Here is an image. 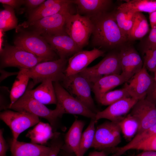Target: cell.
<instances>
[{
	"label": "cell",
	"instance_id": "cell-7",
	"mask_svg": "<svg viewBox=\"0 0 156 156\" xmlns=\"http://www.w3.org/2000/svg\"><path fill=\"white\" fill-rule=\"evenodd\" d=\"M90 18L78 13L70 14L67 18L65 27L66 33L81 49L88 43L93 30Z\"/></svg>",
	"mask_w": 156,
	"mask_h": 156
},
{
	"label": "cell",
	"instance_id": "cell-3",
	"mask_svg": "<svg viewBox=\"0 0 156 156\" xmlns=\"http://www.w3.org/2000/svg\"><path fill=\"white\" fill-rule=\"evenodd\" d=\"M68 62L67 59L59 58L40 62L29 69L30 78L33 80L27 88L32 89L36 85L47 80L61 83L65 77Z\"/></svg>",
	"mask_w": 156,
	"mask_h": 156
},
{
	"label": "cell",
	"instance_id": "cell-49",
	"mask_svg": "<svg viewBox=\"0 0 156 156\" xmlns=\"http://www.w3.org/2000/svg\"><path fill=\"white\" fill-rule=\"evenodd\" d=\"M155 72H156V71H155Z\"/></svg>",
	"mask_w": 156,
	"mask_h": 156
},
{
	"label": "cell",
	"instance_id": "cell-20",
	"mask_svg": "<svg viewBox=\"0 0 156 156\" xmlns=\"http://www.w3.org/2000/svg\"><path fill=\"white\" fill-rule=\"evenodd\" d=\"M112 2L111 0H73L78 13L89 17L108 12Z\"/></svg>",
	"mask_w": 156,
	"mask_h": 156
},
{
	"label": "cell",
	"instance_id": "cell-2",
	"mask_svg": "<svg viewBox=\"0 0 156 156\" xmlns=\"http://www.w3.org/2000/svg\"><path fill=\"white\" fill-rule=\"evenodd\" d=\"M56 108L51 109L45 105L31 97L26 91L24 94L8 108L15 111L25 112L44 118L49 122L53 132L59 129L64 130L65 127L61 124V119L65 114L62 107L56 104Z\"/></svg>",
	"mask_w": 156,
	"mask_h": 156
},
{
	"label": "cell",
	"instance_id": "cell-43",
	"mask_svg": "<svg viewBox=\"0 0 156 156\" xmlns=\"http://www.w3.org/2000/svg\"><path fill=\"white\" fill-rule=\"evenodd\" d=\"M129 156H156V151H143L141 153Z\"/></svg>",
	"mask_w": 156,
	"mask_h": 156
},
{
	"label": "cell",
	"instance_id": "cell-50",
	"mask_svg": "<svg viewBox=\"0 0 156 156\" xmlns=\"http://www.w3.org/2000/svg\"></svg>",
	"mask_w": 156,
	"mask_h": 156
},
{
	"label": "cell",
	"instance_id": "cell-33",
	"mask_svg": "<svg viewBox=\"0 0 156 156\" xmlns=\"http://www.w3.org/2000/svg\"><path fill=\"white\" fill-rule=\"evenodd\" d=\"M131 97L125 88L109 91L103 95L97 101L101 105L107 106L122 99Z\"/></svg>",
	"mask_w": 156,
	"mask_h": 156
},
{
	"label": "cell",
	"instance_id": "cell-46",
	"mask_svg": "<svg viewBox=\"0 0 156 156\" xmlns=\"http://www.w3.org/2000/svg\"><path fill=\"white\" fill-rule=\"evenodd\" d=\"M62 156H76L74 153L62 150L61 152Z\"/></svg>",
	"mask_w": 156,
	"mask_h": 156
},
{
	"label": "cell",
	"instance_id": "cell-18",
	"mask_svg": "<svg viewBox=\"0 0 156 156\" xmlns=\"http://www.w3.org/2000/svg\"><path fill=\"white\" fill-rule=\"evenodd\" d=\"M130 113L137 119L139 123V127L137 134L156 123V105L146 99L138 100Z\"/></svg>",
	"mask_w": 156,
	"mask_h": 156
},
{
	"label": "cell",
	"instance_id": "cell-39",
	"mask_svg": "<svg viewBox=\"0 0 156 156\" xmlns=\"http://www.w3.org/2000/svg\"><path fill=\"white\" fill-rule=\"evenodd\" d=\"M146 47L156 48V28L151 29L148 38Z\"/></svg>",
	"mask_w": 156,
	"mask_h": 156
},
{
	"label": "cell",
	"instance_id": "cell-22",
	"mask_svg": "<svg viewBox=\"0 0 156 156\" xmlns=\"http://www.w3.org/2000/svg\"><path fill=\"white\" fill-rule=\"evenodd\" d=\"M26 91L33 98L44 105L57 103L53 82L50 80L43 81L34 89L27 88Z\"/></svg>",
	"mask_w": 156,
	"mask_h": 156
},
{
	"label": "cell",
	"instance_id": "cell-31",
	"mask_svg": "<svg viewBox=\"0 0 156 156\" xmlns=\"http://www.w3.org/2000/svg\"><path fill=\"white\" fill-rule=\"evenodd\" d=\"M4 9L0 12V30L3 32L18 27V21L14 9L3 4Z\"/></svg>",
	"mask_w": 156,
	"mask_h": 156
},
{
	"label": "cell",
	"instance_id": "cell-19",
	"mask_svg": "<svg viewBox=\"0 0 156 156\" xmlns=\"http://www.w3.org/2000/svg\"><path fill=\"white\" fill-rule=\"evenodd\" d=\"M85 125L82 120L75 119L64 137L61 150L73 153L78 156L82 131Z\"/></svg>",
	"mask_w": 156,
	"mask_h": 156
},
{
	"label": "cell",
	"instance_id": "cell-45",
	"mask_svg": "<svg viewBox=\"0 0 156 156\" xmlns=\"http://www.w3.org/2000/svg\"><path fill=\"white\" fill-rule=\"evenodd\" d=\"M88 156H107L106 151H94L90 152Z\"/></svg>",
	"mask_w": 156,
	"mask_h": 156
},
{
	"label": "cell",
	"instance_id": "cell-1",
	"mask_svg": "<svg viewBox=\"0 0 156 156\" xmlns=\"http://www.w3.org/2000/svg\"><path fill=\"white\" fill-rule=\"evenodd\" d=\"M90 17L93 24L92 43L94 46L113 49L122 47L128 41L117 25L113 12Z\"/></svg>",
	"mask_w": 156,
	"mask_h": 156
},
{
	"label": "cell",
	"instance_id": "cell-38",
	"mask_svg": "<svg viewBox=\"0 0 156 156\" xmlns=\"http://www.w3.org/2000/svg\"><path fill=\"white\" fill-rule=\"evenodd\" d=\"M45 1L44 0H26L24 4L29 12L38 8Z\"/></svg>",
	"mask_w": 156,
	"mask_h": 156
},
{
	"label": "cell",
	"instance_id": "cell-42",
	"mask_svg": "<svg viewBox=\"0 0 156 156\" xmlns=\"http://www.w3.org/2000/svg\"><path fill=\"white\" fill-rule=\"evenodd\" d=\"M149 14V21L151 29L156 28V11Z\"/></svg>",
	"mask_w": 156,
	"mask_h": 156
},
{
	"label": "cell",
	"instance_id": "cell-32",
	"mask_svg": "<svg viewBox=\"0 0 156 156\" xmlns=\"http://www.w3.org/2000/svg\"><path fill=\"white\" fill-rule=\"evenodd\" d=\"M96 122L91 119L87 127L82 133L78 152V156H83L88 150L91 148L94 137Z\"/></svg>",
	"mask_w": 156,
	"mask_h": 156
},
{
	"label": "cell",
	"instance_id": "cell-30",
	"mask_svg": "<svg viewBox=\"0 0 156 156\" xmlns=\"http://www.w3.org/2000/svg\"><path fill=\"white\" fill-rule=\"evenodd\" d=\"M118 123L124 137L130 141L138 131L139 124L138 120L129 113Z\"/></svg>",
	"mask_w": 156,
	"mask_h": 156
},
{
	"label": "cell",
	"instance_id": "cell-23",
	"mask_svg": "<svg viewBox=\"0 0 156 156\" xmlns=\"http://www.w3.org/2000/svg\"><path fill=\"white\" fill-rule=\"evenodd\" d=\"M73 4V0H61L59 2L51 7L42 8L38 7L29 12L27 21L20 25V27L27 28L35 21L55 14L63 8Z\"/></svg>",
	"mask_w": 156,
	"mask_h": 156
},
{
	"label": "cell",
	"instance_id": "cell-47",
	"mask_svg": "<svg viewBox=\"0 0 156 156\" xmlns=\"http://www.w3.org/2000/svg\"><path fill=\"white\" fill-rule=\"evenodd\" d=\"M0 52L2 51V43L3 42V32L1 30H0Z\"/></svg>",
	"mask_w": 156,
	"mask_h": 156
},
{
	"label": "cell",
	"instance_id": "cell-8",
	"mask_svg": "<svg viewBox=\"0 0 156 156\" xmlns=\"http://www.w3.org/2000/svg\"><path fill=\"white\" fill-rule=\"evenodd\" d=\"M122 69L118 52L109 53L98 63L87 67L79 73L92 85L103 76L121 74Z\"/></svg>",
	"mask_w": 156,
	"mask_h": 156
},
{
	"label": "cell",
	"instance_id": "cell-10",
	"mask_svg": "<svg viewBox=\"0 0 156 156\" xmlns=\"http://www.w3.org/2000/svg\"><path fill=\"white\" fill-rule=\"evenodd\" d=\"M73 4L63 8L57 13L44 17L30 24L31 31L40 35L54 34L65 31L66 19L73 13L72 7Z\"/></svg>",
	"mask_w": 156,
	"mask_h": 156
},
{
	"label": "cell",
	"instance_id": "cell-34",
	"mask_svg": "<svg viewBox=\"0 0 156 156\" xmlns=\"http://www.w3.org/2000/svg\"><path fill=\"white\" fill-rule=\"evenodd\" d=\"M144 52L143 64L147 70L154 73L156 71V48L145 47Z\"/></svg>",
	"mask_w": 156,
	"mask_h": 156
},
{
	"label": "cell",
	"instance_id": "cell-5",
	"mask_svg": "<svg viewBox=\"0 0 156 156\" xmlns=\"http://www.w3.org/2000/svg\"><path fill=\"white\" fill-rule=\"evenodd\" d=\"M47 61L15 46L5 44L0 52V69L9 67L20 69H30L40 62Z\"/></svg>",
	"mask_w": 156,
	"mask_h": 156
},
{
	"label": "cell",
	"instance_id": "cell-11",
	"mask_svg": "<svg viewBox=\"0 0 156 156\" xmlns=\"http://www.w3.org/2000/svg\"><path fill=\"white\" fill-rule=\"evenodd\" d=\"M39 117L25 112L6 110L0 114L1 119L10 129L13 138L11 143L17 141L22 132L39 122Z\"/></svg>",
	"mask_w": 156,
	"mask_h": 156
},
{
	"label": "cell",
	"instance_id": "cell-48",
	"mask_svg": "<svg viewBox=\"0 0 156 156\" xmlns=\"http://www.w3.org/2000/svg\"><path fill=\"white\" fill-rule=\"evenodd\" d=\"M154 73V79L156 83V72H155Z\"/></svg>",
	"mask_w": 156,
	"mask_h": 156
},
{
	"label": "cell",
	"instance_id": "cell-21",
	"mask_svg": "<svg viewBox=\"0 0 156 156\" xmlns=\"http://www.w3.org/2000/svg\"><path fill=\"white\" fill-rule=\"evenodd\" d=\"M10 146L12 156H47L51 150L50 146L18 140Z\"/></svg>",
	"mask_w": 156,
	"mask_h": 156
},
{
	"label": "cell",
	"instance_id": "cell-9",
	"mask_svg": "<svg viewBox=\"0 0 156 156\" xmlns=\"http://www.w3.org/2000/svg\"><path fill=\"white\" fill-rule=\"evenodd\" d=\"M121 133L118 122H105L95 129L91 148L105 151L116 148L121 141Z\"/></svg>",
	"mask_w": 156,
	"mask_h": 156
},
{
	"label": "cell",
	"instance_id": "cell-27",
	"mask_svg": "<svg viewBox=\"0 0 156 156\" xmlns=\"http://www.w3.org/2000/svg\"><path fill=\"white\" fill-rule=\"evenodd\" d=\"M149 30L148 24L145 15L142 12H135L133 25L128 35V40L141 39L147 34Z\"/></svg>",
	"mask_w": 156,
	"mask_h": 156
},
{
	"label": "cell",
	"instance_id": "cell-29",
	"mask_svg": "<svg viewBox=\"0 0 156 156\" xmlns=\"http://www.w3.org/2000/svg\"><path fill=\"white\" fill-rule=\"evenodd\" d=\"M134 12L148 13L156 11V0H131L121 4L118 8Z\"/></svg>",
	"mask_w": 156,
	"mask_h": 156
},
{
	"label": "cell",
	"instance_id": "cell-25",
	"mask_svg": "<svg viewBox=\"0 0 156 156\" xmlns=\"http://www.w3.org/2000/svg\"><path fill=\"white\" fill-rule=\"evenodd\" d=\"M30 79L29 69H20L10 91V103L7 108L24 94L27 89Z\"/></svg>",
	"mask_w": 156,
	"mask_h": 156
},
{
	"label": "cell",
	"instance_id": "cell-15",
	"mask_svg": "<svg viewBox=\"0 0 156 156\" xmlns=\"http://www.w3.org/2000/svg\"><path fill=\"white\" fill-rule=\"evenodd\" d=\"M105 53V51L96 48L90 51L80 50L68 60V63L65 71V76L79 73L95 60L103 56Z\"/></svg>",
	"mask_w": 156,
	"mask_h": 156
},
{
	"label": "cell",
	"instance_id": "cell-6",
	"mask_svg": "<svg viewBox=\"0 0 156 156\" xmlns=\"http://www.w3.org/2000/svg\"><path fill=\"white\" fill-rule=\"evenodd\" d=\"M73 96L82 103L94 113L99 111L92 97V85L85 78L79 73L66 76L60 83Z\"/></svg>",
	"mask_w": 156,
	"mask_h": 156
},
{
	"label": "cell",
	"instance_id": "cell-16",
	"mask_svg": "<svg viewBox=\"0 0 156 156\" xmlns=\"http://www.w3.org/2000/svg\"><path fill=\"white\" fill-rule=\"evenodd\" d=\"M119 54L122 69L121 75L127 81L142 68L143 62L132 47L122 46Z\"/></svg>",
	"mask_w": 156,
	"mask_h": 156
},
{
	"label": "cell",
	"instance_id": "cell-28",
	"mask_svg": "<svg viewBox=\"0 0 156 156\" xmlns=\"http://www.w3.org/2000/svg\"><path fill=\"white\" fill-rule=\"evenodd\" d=\"M156 134V123L149 128L136 134L126 144L117 147L115 149L116 156H121L128 151L133 148L150 137Z\"/></svg>",
	"mask_w": 156,
	"mask_h": 156
},
{
	"label": "cell",
	"instance_id": "cell-17",
	"mask_svg": "<svg viewBox=\"0 0 156 156\" xmlns=\"http://www.w3.org/2000/svg\"><path fill=\"white\" fill-rule=\"evenodd\" d=\"M138 101L131 97L120 100L103 110L98 112L96 114L95 121L96 123L100 119H105L118 123L128 114Z\"/></svg>",
	"mask_w": 156,
	"mask_h": 156
},
{
	"label": "cell",
	"instance_id": "cell-41",
	"mask_svg": "<svg viewBox=\"0 0 156 156\" xmlns=\"http://www.w3.org/2000/svg\"><path fill=\"white\" fill-rule=\"evenodd\" d=\"M25 0H0V2L3 4L6 5L13 8H17L20 6L24 4Z\"/></svg>",
	"mask_w": 156,
	"mask_h": 156
},
{
	"label": "cell",
	"instance_id": "cell-26",
	"mask_svg": "<svg viewBox=\"0 0 156 156\" xmlns=\"http://www.w3.org/2000/svg\"><path fill=\"white\" fill-rule=\"evenodd\" d=\"M113 12L119 28L123 35L128 40V35L133 25L135 12L118 8Z\"/></svg>",
	"mask_w": 156,
	"mask_h": 156
},
{
	"label": "cell",
	"instance_id": "cell-40",
	"mask_svg": "<svg viewBox=\"0 0 156 156\" xmlns=\"http://www.w3.org/2000/svg\"><path fill=\"white\" fill-rule=\"evenodd\" d=\"M8 146L3 136V129H0V156H7Z\"/></svg>",
	"mask_w": 156,
	"mask_h": 156
},
{
	"label": "cell",
	"instance_id": "cell-35",
	"mask_svg": "<svg viewBox=\"0 0 156 156\" xmlns=\"http://www.w3.org/2000/svg\"><path fill=\"white\" fill-rule=\"evenodd\" d=\"M50 142V151L47 156H57L64 143L62 134L58 132H54Z\"/></svg>",
	"mask_w": 156,
	"mask_h": 156
},
{
	"label": "cell",
	"instance_id": "cell-12",
	"mask_svg": "<svg viewBox=\"0 0 156 156\" xmlns=\"http://www.w3.org/2000/svg\"><path fill=\"white\" fill-rule=\"evenodd\" d=\"M57 104L63 108L65 114L81 115L95 119L96 114L72 96L58 82H53Z\"/></svg>",
	"mask_w": 156,
	"mask_h": 156
},
{
	"label": "cell",
	"instance_id": "cell-37",
	"mask_svg": "<svg viewBox=\"0 0 156 156\" xmlns=\"http://www.w3.org/2000/svg\"><path fill=\"white\" fill-rule=\"evenodd\" d=\"M145 99L156 105V83L154 80L148 91Z\"/></svg>",
	"mask_w": 156,
	"mask_h": 156
},
{
	"label": "cell",
	"instance_id": "cell-14",
	"mask_svg": "<svg viewBox=\"0 0 156 156\" xmlns=\"http://www.w3.org/2000/svg\"><path fill=\"white\" fill-rule=\"evenodd\" d=\"M154 81L143 64L142 69L125 83L124 87L131 97L138 100L145 99Z\"/></svg>",
	"mask_w": 156,
	"mask_h": 156
},
{
	"label": "cell",
	"instance_id": "cell-44",
	"mask_svg": "<svg viewBox=\"0 0 156 156\" xmlns=\"http://www.w3.org/2000/svg\"><path fill=\"white\" fill-rule=\"evenodd\" d=\"M0 72L1 74L0 77V81H2L8 77L12 75H17L18 73V72L14 73L8 72L1 69H0Z\"/></svg>",
	"mask_w": 156,
	"mask_h": 156
},
{
	"label": "cell",
	"instance_id": "cell-36",
	"mask_svg": "<svg viewBox=\"0 0 156 156\" xmlns=\"http://www.w3.org/2000/svg\"><path fill=\"white\" fill-rule=\"evenodd\" d=\"M133 149L156 151V134L137 145L133 148Z\"/></svg>",
	"mask_w": 156,
	"mask_h": 156
},
{
	"label": "cell",
	"instance_id": "cell-4",
	"mask_svg": "<svg viewBox=\"0 0 156 156\" xmlns=\"http://www.w3.org/2000/svg\"><path fill=\"white\" fill-rule=\"evenodd\" d=\"M14 43L15 46L46 61L60 58L45 39L34 32L22 31L15 37Z\"/></svg>",
	"mask_w": 156,
	"mask_h": 156
},
{
	"label": "cell",
	"instance_id": "cell-24",
	"mask_svg": "<svg viewBox=\"0 0 156 156\" xmlns=\"http://www.w3.org/2000/svg\"><path fill=\"white\" fill-rule=\"evenodd\" d=\"M126 82L121 74L106 75L94 83L92 85V89L97 101L104 94Z\"/></svg>",
	"mask_w": 156,
	"mask_h": 156
},
{
	"label": "cell",
	"instance_id": "cell-13",
	"mask_svg": "<svg viewBox=\"0 0 156 156\" xmlns=\"http://www.w3.org/2000/svg\"><path fill=\"white\" fill-rule=\"evenodd\" d=\"M60 58L67 59L81 50L65 31L41 35Z\"/></svg>",
	"mask_w": 156,
	"mask_h": 156
}]
</instances>
